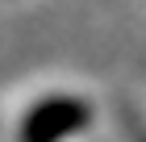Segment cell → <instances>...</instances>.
Here are the masks:
<instances>
[{"instance_id": "6da1fadb", "label": "cell", "mask_w": 146, "mask_h": 142, "mask_svg": "<svg viewBox=\"0 0 146 142\" xmlns=\"http://www.w3.org/2000/svg\"><path fill=\"white\" fill-rule=\"evenodd\" d=\"M84 121H88V109L79 100H67V96L46 100L21 125V142H58V138H67V134H75Z\"/></svg>"}]
</instances>
